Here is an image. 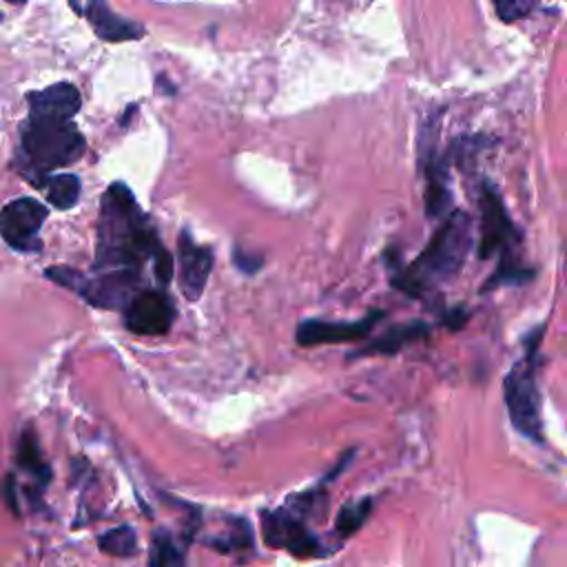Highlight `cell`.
<instances>
[{
    "mask_svg": "<svg viewBox=\"0 0 567 567\" xmlns=\"http://www.w3.org/2000/svg\"><path fill=\"white\" fill-rule=\"evenodd\" d=\"M151 219L135 202L131 188L113 182L100 199L93 272L137 270L162 248Z\"/></svg>",
    "mask_w": 567,
    "mask_h": 567,
    "instance_id": "6da1fadb",
    "label": "cell"
},
{
    "mask_svg": "<svg viewBox=\"0 0 567 567\" xmlns=\"http://www.w3.org/2000/svg\"><path fill=\"white\" fill-rule=\"evenodd\" d=\"M472 217L465 210L447 213L427 246L412 264H408V268L390 264V284L410 297L425 299L436 286L458 275L472 248Z\"/></svg>",
    "mask_w": 567,
    "mask_h": 567,
    "instance_id": "7a4b0ae2",
    "label": "cell"
},
{
    "mask_svg": "<svg viewBox=\"0 0 567 567\" xmlns=\"http://www.w3.org/2000/svg\"><path fill=\"white\" fill-rule=\"evenodd\" d=\"M86 151V140L66 117L29 113L18 131L16 166L24 179L42 188L51 171L78 162Z\"/></svg>",
    "mask_w": 567,
    "mask_h": 567,
    "instance_id": "3957f363",
    "label": "cell"
},
{
    "mask_svg": "<svg viewBox=\"0 0 567 567\" xmlns=\"http://www.w3.org/2000/svg\"><path fill=\"white\" fill-rule=\"evenodd\" d=\"M481 239H478V257L489 259L498 255V268L494 275L485 281L483 290H492L501 284H520L529 277L525 272V266H520V244L523 235L512 221V217L505 210L503 199L498 197L496 188L489 182H483L481 195Z\"/></svg>",
    "mask_w": 567,
    "mask_h": 567,
    "instance_id": "277c9868",
    "label": "cell"
},
{
    "mask_svg": "<svg viewBox=\"0 0 567 567\" xmlns=\"http://www.w3.org/2000/svg\"><path fill=\"white\" fill-rule=\"evenodd\" d=\"M543 328H536L525 339V354L509 368L503 381V399L509 423L514 430L534 441L543 443V419H540V392H538V354L543 341Z\"/></svg>",
    "mask_w": 567,
    "mask_h": 567,
    "instance_id": "5b68a950",
    "label": "cell"
},
{
    "mask_svg": "<svg viewBox=\"0 0 567 567\" xmlns=\"http://www.w3.org/2000/svg\"><path fill=\"white\" fill-rule=\"evenodd\" d=\"M47 217V206L35 197L11 199L0 213V233L4 244L18 252H40V228Z\"/></svg>",
    "mask_w": 567,
    "mask_h": 567,
    "instance_id": "8992f818",
    "label": "cell"
},
{
    "mask_svg": "<svg viewBox=\"0 0 567 567\" xmlns=\"http://www.w3.org/2000/svg\"><path fill=\"white\" fill-rule=\"evenodd\" d=\"M261 529L264 540L270 547L286 549L297 558H315L323 556L321 543L310 534L303 523V516L295 509H272L261 514Z\"/></svg>",
    "mask_w": 567,
    "mask_h": 567,
    "instance_id": "52a82bcc",
    "label": "cell"
},
{
    "mask_svg": "<svg viewBox=\"0 0 567 567\" xmlns=\"http://www.w3.org/2000/svg\"><path fill=\"white\" fill-rule=\"evenodd\" d=\"M175 306L164 290L140 288L124 308V326L140 337H162L171 330Z\"/></svg>",
    "mask_w": 567,
    "mask_h": 567,
    "instance_id": "ba28073f",
    "label": "cell"
},
{
    "mask_svg": "<svg viewBox=\"0 0 567 567\" xmlns=\"http://www.w3.org/2000/svg\"><path fill=\"white\" fill-rule=\"evenodd\" d=\"M383 310H372L359 321H326V319H306L297 326L295 339L299 346H323V343H348L359 341L370 334L379 319H383Z\"/></svg>",
    "mask_w": 567,
    "mask_h": 567,
    "instance_id": "9c48e42d",
    "label": "cell"
},
{
    "mask_svg": "<svg viewBox=\"0 0 567 567\" xmlns=\"http://www.w3.org/2000/svg\"><path fill=\"white\" fill-rule=\"evenodd\" d=\"M177 261L179 290L188 301H197L213 270V248L197 244L188 230H182L177 239Z\"/></svg>",
    "mask_w": 567,
    "mask_h": 567,
    "instance_id": "30bf717a",
    "label": "cell"
},
{
    "mask_svg": "<svg viewBox=\"0 0 567 567\" xmlns=\"http://www.w3.org/2000/svg\"><path fill=\"white\" fill-rule=\"evenodd\" d=\"M27 104H29V113H35V115L73 120V115L82 106V97L71 82H55L42 91H31L27 95Z\"/></svg>",
    "mask_w": 567,
    "mask_h": 567,
    "instance_id": "8fae6325",
    "label": "cell"
},
{
    "mask_svg": "<svg viewBox=\"0 0 567 567\" xmlns=\"http://www.w3.org/2000/svg\"><path fill=\"white\" fill-rule=\"evenodd\" d=\"M86 18L97 33V38L106 42H124V40H137L144 35V29L122 16H117L109 2L104 0H89L86 4Z\"/></svg>",
    "mask_w": 567,
    "mask_h": 567,
    "instance_id": "7c38bea8",
    "label": "cell"
},
{
    "mask_svg": "<svg viewBox=\"0 0 567 567\" xmlns=\"http://www.w3.org/2000/svg\"><path fill=\"white\" fill-rule=\"evenodd\" d=\"M16 463L20 470H24L31 478L40 481L42 485H47L53 476L51 467L47 465V461L42 458L40 445H38V436L24 427L18 436V445H16Z\"/></svg>",
    "mask_w": 567,
    "mask_h": 567,
    "instance_id": "4fadbf2b",
    "label": "cell"
},
{
    "mask_svg": "<svg viewBox=\"0 0 567 567\" xmlns=\"http://www.w3.org/2000/svg\"><path fill=\"white\" fill-rule=\"evenodd\" d=\"M430 332V326L423 321H414V323H403V326H392L390 330H385L379 339H374L368 348L359 350L357 357H363L368 352H381V354H394L399 352L403 346L425 337Z\"/></svg>",
    "mask_w": 567,
    "mask_h": 567,
    "instance_id": "5bb4252c",
    "label": "cell"
},
{
    "mask_svg": "<svg viewBox=\"0 0 567 567\" xmlns=\"http://www.w3.org/2000/svg\"><path fill=\"white\" fill-rule=\"evenodd\" d=\"M42 188L47 190V199L53 208L58 210H69L78 204L80 193H82V184L80 177L73 173H60V175H49L42 184Z\"/></svg>",
    "mask_w": 567,
    "mask_h": 567,
    "instance_id": "9a60e30c",
    "label": "cell"
},
{
    "mask_svg": "<svg viewBox=\"0 0 567 567\" xmlns=\"http://www.w3.org/2000/svg\"><path fill=\"white\" fill-rule=\"evenodd\" d=\"M97 547L115 558H128L137 554V536L131 525H120L97 536Z\"/></svg>",
    "mask_w": 567,
    "mask_h": 567,
    "instance_id": "2e32d148",
    "label": "cell"
},
{
    "mask_svg": "<svg viewBox=\"0 0 567 567\" xmlns=\"http://www.w3.org/2000/svg\"><path fill=\"white\" fill-rule=\"evenodd\" d=\"M372 512V498H361V501H354V503H348L339 509L337 514V523H334V529L341 538H348L352 536L354 532H359L363 527V523L368 520Z\"/></svg>",
    "mask_w": 567,
    "mask_h": 567,
    "instance_id": "e0dca14e",
    "label": "cell"
},
{
    "mask_svg": "<svg viewBox=\"0 0 567 567\" xmlns=\"http://www.w3.org/2000/svg\"><path fill=\"white\" fill-rule=\"evenodd\" d=\"M148 563H151V565H155V567H164V565H182V563H184L182 549H177L175 540L171 538V534H168L166 529H157V532L153 534Z\"/></svg>",
    "mask_w": 567,
    "mask_h": 567,
    "instance_id": "ac0fdd59",
    "label": "cell"
},
{
    "mask_svg": "<svg viewBox=\"0 0 567 567\" xmlns=\"http://www.w3.org/2000/svg\"><path fill=\"white\" fill-rule=\"evenodd\" d=\"M210 547H217V551H237V549H248L252 545V534H250V525L241 518L239 520V529H233L230 534H226L224 538H213L208 540Z\"/></svg>",
    "mask_w": 567,
    "mask_h": 567,
    "instance_id": "d6986e66",
    "label": "cell"
},
{
    "mask_svg": "<svg viewBox=\"0 0 567 567\" xmlns=\"http://www.w3.org/2000/svg\"><path fill=\"white\" fill-rule=\"evenodd\" d=\"M492 2L503 22H516L525 18L534 7V0H492Z\"/></svg>",
    "mask_w": 567,
    "mask_h": 567,
    "instance_id": "ffe728a7",
    "label": "cell"
},
{
    "mask_svg": "<svg viewBox=\"0 0 567 567\" xmlns=\"http://www.w3.org/2000/svg\"><path fill=\"white\" fill-rule=\"evenodd\" d=\"M153 272H155V279L159 281V286H168L173 281V275H175L173 255L164 246L153 257Z\"/></svg>",
    "mask_w": 567,
    "mask_h": 567,
    "instance_id": "44dd1931",
    "label": "cell"
},
{
    "mask_svg": "<svg viewBox=\"0 0 567 567\" xmlns=\"http://www.w3.org/2000/svg\"><path fill=\"white\" fill-rule=\"evenodd\" d=\"M233 264H235L244 275H255V272L261 268L264 259H261V255H255V252L244 250L241 246H235V248H233Z\"/></svg>",
    "mask_w": 567,
    "mask_h": 567,
    "instance_id": "7402d4cb",
    "label": "cell"
},
{
    "mask_svg": "<svg viewBox=\"0 0 567 567\" xmlns=\"http://www.w3.org/2000/svg\"><path fill=\"white\" fill-rule=\"evenodd\" d=\"M4 501H7L9 509H11L16 516H20V507H18V503H16V489H13V474H7V478H4Z\"/></svg>",
    "mask_w": 567,
    "mask_h": 567,
    "instance_id": "603a6c76",
    "label": "cell"
},
{
    "mask_svg": "<svg viewBox=\"0 0 567 567\" xmlns=\"http://www.w3.org/2000/svg\"><path fill=\"white\" fill-rule=\"evenodd\" d=\"M465 310L463 308H454L452 312H447V315H443V321L452 328V330H456V328H461L463 323H465Z\"/></svg>",
    "mask_w": 567,
    "mask_h": 567,
    "instance_id": "cb8c5ba5",
    "label": "cell"
},
{
    "mask_svg": "<svg viewBox=\"0 0 567 567\" xmlns=\"http://www.w3.org/2000/svg\"><path fill=\"white\" fill-rule=\"evenodd\" d=\"M7 2H24V0H7Z\"/></svg>",
    "mask_w": 567,
    "mask_h": 567,
    "instance_id": "d4e9b609",
    "label": "cell"
}]
</instances>
